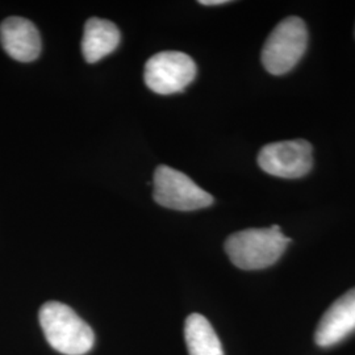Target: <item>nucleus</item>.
Masks as SVG:
<instances>
[{
    "instance_id": "8",
    "label": "nucleus",
    "mask_w": 355,
    "mask_h": 355,
    "mask_svg": "<svg viewBox=\"0 0 355 355\" xmlns=\"http://www.w3.org/2000/svg\"><path fill=\"white\" fill-rule=\"evenodd\" d=\"M0 41L6 53L20 62H32L41 53L37 28L24 17L6 19L0 26Z\"/></svg>"
},
{
    "instance_id": "11",
    "label": "nucleus",
    "mask_w": 355,
    "mask_h": 355,
    "mask_svg": "<svg viewBox=\"0 0 355 355\" xmlns=\"http://www.w3.org/2000/svg\"><path fill=\"white\" fill-rule=\"evenodd\" d=\"M203 6H221V4H227L228 0H200L199 1Z\"/></svg>"
},
{
    "instance_id": "4",
    "label": "nucleus",
    "mask_w": 355,
    "mask_h": 355,
    "mask_svg": "<svg viewBox=\"0 0 355 355\" xmlns=\"http://www.w3.org/2000/svg\"><path fill=\"white\" fill-rule=\"evenodd\" d=\"M153 198L165 208L196 211L214 203L211 193L200 189L190 177L168 166H158L153 179Z\"/></svg>"
},
{
    "instance_id": "5",
    "label": "nucleus",
    "mask_w": 355,
    "mask_h": 355,
    "mask_svg": "<svg viewBox=\"0 0 355 355\" xmlns=\"http://www.w3.org/2000/svg\"><path fill=\"white\" fill-rule=\"evenodd\" d=\"M196 73V64L190 55L182 51H162L148 60L144 79L154 92L171 95L186 89Z\"/></svg>"
},
{
    "instance_id": "7",
    "label": "nucleus",
    "mask_w": 355,
    "mask_h": 355,
    "mask_svg": "<svg viewBox=\"0 0 355 355\" xmlns=\"http://www.w3.org/2000/svg\"><path fill=\"white\" fill-rule=\"evenodd\" d=\"M355 331V287L327 309L318 322L315 341L320 347L341 343Z\"/></svg>"
},
{
    "instance_id": "2",
    "label": "nucleus",
    "mask_w": 355,
    "mask_h": 355,
    "mask_svg": "<svg viewBox=\"0 0 355 355\" xmlns=\"http://www.w3.org/2000/svg\"><path fill=\"white\" fill-rule=\"evenodd\" d=\"M291 242L278 225L246 229L229 236L225 253L232 263L241 270H262L272 266Z\"/></svg>"
},
{
    "instance_id": "1",
    "label": "nucleus",
    "mask_w": 355,
    "mask_h": 355,
    "mask_svg": "<svg viewBox=\"0 0 355 355\" xmlns=\"http://www.w3.org/2000/svg\"><path fill=\"white\" fill-rule=\"evenodd\" d=\"M40 325L51 347L64 355H85L95 343V334L89 324L69 305L48 302L41 306Z\"/></svg>"
},
{
    "instance_id": "3",
    "label": "nucleus",
    "mask_w": 355,
    "mask_h": 355,
    "mask_svg": "<svg viewBox=\"0 0 355 355\" xmlns=\"http://www.w3.org/2000/svg\"><path fill=\"white\" fill-rule=\"evenodd\" d=\"M308 45V29L300 17L280 21L265 42L262 64L272 76H283L299 64Z\"/></svg>"
},
{
    "instance_id": "9",
    "label": "nucleus",
    "mask_w": 355,
    "mask_h": 355,
    "mask_svg": "<svg viewBox=\"0 0 355 355\" xmlns=\"http://www.w3.org/2000/svg\"><path fill=\"white\" fill-rule=\"evenodd\" d=\"M121 40L119 28L112 21L91 17L85 26L82 38V53L89 64L98 61L116 51Z\"/></svg>"
},
{
    "instance_id": "6",
    "label": "nucleus",
    "mask_w": 355,
    "mask_h": 355,
    "mask_svg": "<svg viewBox=\"0 0 355 355\" xmlns=\"http://www.w3.org/2000/svg\"><path fill=\"white\" fill-rule=\"evenodd\" d=\"M313 149L305 140L279 141L263 146L258 165L270 175L295 179L306 175L313 166Z\"/></svg>"
},
{
    "instance_id": "10",
    "label": "nucleus",
    "mask_w": 355,
    "mask_h": 355,
    "mask_svg": "<svg viewBox=\"0 0 355 355\" xmlns=\"http://www.w3.org/2000/svg\"><path fill=\"white\" fill-rule=\"evenodd\" d=\"M184 338L190 355H224L221 343L207 318L190 315L184 324Z\"/></svg>"
}]
</instances>
